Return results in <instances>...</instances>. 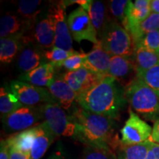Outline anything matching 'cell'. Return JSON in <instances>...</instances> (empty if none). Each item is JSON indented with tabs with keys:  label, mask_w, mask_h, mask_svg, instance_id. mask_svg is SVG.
Segmentation results:
<instances>
[{
	"label": "cell",
	"mask_w": 159,
	"mask_h": 159,
	"mask_svg": "<svg viewBox=\"0 0 159 159\" xmlns=\"http://www.w3.org/2000/svg\"><path fill=\"white\" fill-rule=\"evenodd\" d=\"M127 102L137 114L148 120H159V93L136 77L125 89Z\"/></svg>",
	"instance_id": "3957f363"
},
{
	"label": "cell",
	"mask_w": 159,
	"mask_h": 159,
	"mask_svg": "<svg viewBox=\"0 0 159 159\" xmlns=\"http://www.w3.org/2000/svg\"><path fill=\"white\" fill-rule=\"evenodd\" d=\"M67 23L72 39L77 43L88 41L94 45L99 43L97 33L89 13L79 7L67 16Z\"/></svg>",
	"instance_id": "8992f818"
},
{
	"label": "cell",
	"mask_w": 159,
	"mask_h": 159,
	"mask_svg": "<svg viewBox=\"0 0 159 159\" xmlns=\"http://www.w3.org/2000/svg\"><path fill=\"white\" fill-rule=\"evenodd\" d=\"M130 0H111L108 2V13L111 20H114L122 25L126 17Z\"/></svg>",
	"instance_id": "f1b7e54d"
},
{
	"label": "cell",
	"mask_w": 159,
	"mask_h": 159,
	"mask_svg": "<svg viewBox=\"0 0 159 159\" xmlns=\"http://www.w3.org/2000/svg\"><path fill=\"white\" fill-rule=\"evenodd\" d=\"M64 1H57L52 3L47 11L52 21L55 31L54 47L66 51H73L72 38L67 23Z\"/></svg>",
	"instance_id": "ba28073f"
},
{
	"label": "cell",
	"mask_w": 159,
	"mask_h": 159,
	"mask_svg": "<svg viewBox=\"0 0 159 159\" xmlns=\"http://www.w3.org/2000/svg\"><path fill=\"white\" fill-rule=\"evenodd\" d=\"M135 46H141L154 52L159 53V30L150 32L145 35Z\"/></svg>",
	"instance_id": "836d02e7"
},
{
	"label": "cell",
	"mask_w": 159,
	"mask_h": 159,
	"mask_svg": "<svg viewBox=\"0 0 159 159\" xmlns=\"http://www.w3.org/2000/svg\"><path fill=\"white\" fill-rule=\"evenodd\" d=\"M111 57L112 55L103 49L100 43H98L86 54L84 67L98 75L107 76Z\"/></svg>",
	"instance_id": "ac0fdd59"
},
{
	"label": "cell",
	"mask_w": 159,
	"mask_h": 159,
	"mask_svg": "<svg viewBox=\"0 0 159 159\" xmlns=\"http://www.w3.org/2000/svg\"><path fill=\"white\" fill-rule=\"evenodd\" d=\"M150 140L152 142L159 144V120L155 122Z\"/></svg>",
	"instance_id": "8d00e7d4"
},
{
	"label": "cell",
	"mask_w": 159,
	"mask_h": 159,
	"mask_svg": "<svg viewBox=\"0 0 159 159\" xmlns=\"http://www.w3.org/2000/svg\"><path fill=\"white\" fill-rule=\"evenodd\" d=\"M158 30H159V14L151 12V13L146 19L136 27H135L134 28L130 30L129 33L134 40L135 44L145 35L152 31Z\"/></svg>",
	"instance_id": "4316f807"
},
{
	"label": "cell",
	"mask_w": 159,
	"mask_h": 159,
	"mask_svg": "<svg viewBox=\"0 0 159 159\" xmlns=\"http://www.w3.org/2000/svg\"><path fill=\"white\" fill-rule=\"evenodd\" d=\"M43 119L39 106L23 105L14 112L2 119L4 129L10 133H17L28 130L39 125Z\"/></svg>",
	"instance_id": "52a82bcc"
},
{
	"label": "cell",
	"mask_w": 159,
	"mask_h": 159,
	"mask_svg": "<svg viewBox=\"0 0 159 159\" xmlns=\"http://www.w3.org/2000/svg\"><path fill=\"white\" fill-rule=\"evenodd\" d=\"M136 77L159 93V63L148 70L136 71Z\"/></svg>",
	"instance_id": "f546056e"
},
{
	"label": "cell",
	"mask_w": 159,
	"mask_h": 159,
	"mask_svg": "<svg viewBox=\"0 0 159 159\" xmlns=\"http://www.w3.org/2000/svg\"><path fill=\"white\" fill-rule=\"evenodd\" d=\"M33 128L35 139L32 146L30 157L31 159H41L54 142L56 136L45 122H42Z\"/></svg>",
	"instance_id": "e0dca14e"
},
{
	"label": "cell",
	"mask_w": 159,
	"mask_h": 159,
	"mask_svg": "<svg viewBox=\"0 0 159 159\" xmlns=\"http://www.w3.org/2000/svg\"><path fill=\"white\" fill-rule=\"evenodd\" d=\"M99 43L108 52L114 56L130 58L135 53V44L129 32L120 23L110 20L107 24Z\"/></svg>",
	"instance_id": "277c9868"
},
{
	"label": "cell",
	"mask_w": 159,
	"mask_h": 159,
	"mask_svg": "<svg viewBox=\"0 0 159 159\" xmlns=\"http://www.w3.org/2000/svg\"><path fill=\"white\" fill-rule=\"evenodd\" d=\"M147 159H156V158H155L153 153H152V151H151L150 150V151H149L148 155V157H147Z\"/></svg>",
	"instance_id": "ab89813d"
},
{
	"label": "cell",
	"mask_w": 159,
	"mask_h": 159,
	"mask_svg": "<svg viewBox=\"0 0 159 159\" xmlns=\"http://www.w3.org/2000/svg\"><path fill=\"white\" fill-rule=\"evenodd\" d=\"M76 101L84 110L111 119L119 116L127 102L125 89L109 75L87 92L77 96Z\"/></svg>",
	"instance_id": "6da1fadb"
},
{
	"label": "cell",
	"mask_w": 159,
	"mask_h": 159,
	"mask_svg": "<svg viewBox=\"0 0 159 159\" xmlns=\"http://www.w3.org/2000/svg\"><path fill=\"white\" fill-rule=\"evenodd\" d=\"M158 63L159 53L148 50L141 46H135L134 64L136 71L148 70Z\"/></svg>",
	"instance_id": "cb8c5ba5"
},
{
	"label": "cell",
	"mask_w": 159,
	"mask_h": 159,
	"mask_svg": "<svg viewBox=\"0 0 159 159\" xmlns=\"http://www.w3.org/2000/svg\"><path fill=\"white\" fill-rule=\"evenodd\" d=\"M25 36L41 49H47L48 50L54 47V26L47 8L41 12L30 32Z\"/></svg>",
	"instance_id": "8fae6325"
},
{
	"label": "cell",
	"mask_w": 159,
	"mask_h": 159,
	"mask_svg": "<svg viewBox=\"0 0 159 159\" xmlns=\"http://www.w3.org/2000/svg\"><path fill=\"white\" fill-rule=\"evenodd\" d=\"M48 159H66V157L62 154V152H55L54 153L51 155V156H49Z\"/></svg>",
	"instance_id": "f35d334b"
},
{
	"label": "cell",
	"mask_w": 159,
	"mask_h": 159,
	"mask_svg": "<svg viewBox=\"0 0 159 159\" xmlns=\"http://www.w3.org/2000/svg\"><path fill=\"white\" fill-rule=\"evenodd\" d=\"M86 54L85 53L77 52L66 59L62 63L56 65V67H63L68 71H75L84 67Z\"/></svg>",
	"instance_id": "d6a6232c"
},
{
	"label": "cell",
	"mask_w": 159,
	"mask_h": 159,
	"mask_svg": "<svg viewBox=\"0 0 159 159\" xmlns=\"http://www.w3.org/2000/svg\"><path fill=\"white\" fill-rule=\"evenodd\" d=\"M55 102L63 110H69L77 95L62 77H55L47 85Z\"/></svg>",
	"instance_id": "2e32d148"
},
{
	"label": "cell",
	"mask_w": 159,
	"mask_h": 159,
	"mask_svg": "<svg viewBox=\"0 0 159 159\" xmlns=\"http://www.w3.org/2000/svg\"><path fill=\"white\" fill-rule=\"evenodd\" d=\"M0 159H10V148L6 140L1 141V145H0Z\"/></svg>",
	"instance_id": "d590c367"
},
{
	"label": "cell",
	"mask_w": 159,
	"mask_h": 159,
	"mask_svg": "<svg viewBox=\"0 0 159 159\" xmlns=\"http://www.w3.org/2000/svg\"><path fill=\"white\" fill-rule=\"evenodd\" d=\"M33 28L30 24L18 15L7 13L0 19V38H19L22 39Z\"/></svg>",
	"instance_id": "5bb4252c"
},
{
	"label": "cell",
	"mask_w": 159,
	"mask_h": 159,
	"mask_svg": "<svg viewBox=\"0 0 159 159\" xmlns=\"http://www.w3.org/2000/svg\"><path fill=\"white\" fill-rule=\"evenodd\" d=\"M43 122L48 125L55 136H73L75 124L70 115L55 103H44L40 105Z\"/></svg>",
	"instance_id": "5b68a950"
},
{
	"label": "cell",
	"mask_w": 159,
	"mask_h": 159,
	"mask_svg": "<svg viewBox=\"0 0 159 159\" xmlns=\"http://www.w3.org/2000/svg\"><path fill=\"white\" fill-rule=\"evenodd\" d=\"M108 75L117 81L125 83L126 86L136 77V69L134 62L128 57L114 55L111 57Z\"/></svg>",
	"instance_id": "9a60e30c"
},
{
	"label": "cell",
	"mask_w": 159,
	"mask_h": 159,
	"mask_svg": "<svg viewBox=\"0 0 159 159\" xmlns=\"http://www.w3.org/2000/svg\"><path fill=\"white\" fill-rule=\"evenodd\" d=\"M22 39L11 37L0 39V61L2 63L9 64L19 55L22 46Z\"/></svg>",
	"instance_id": "603a6c76"
},
{
	"label": "cell",
	"mask_w": 159,
	"mask_h": 159,
	"mask_svg": "<svg viewBox=\"0 0 159 159\" xmlns=\"http://www.w3.org/2000/svg\"><path fill=\"white\" fill-rule=\"evenodd\" d=\"M10 159H31L30 153H26L16 150L15 148H10Z\"/></svg>",
	"instance_id": "e575fe53"
},
{
	"label": "cell",
	"mask_w": 159,
	"mask_h": 159,
	"mask_svg": "<svg viewBox=\"0 0 159 159\" xmlns=\"http://www.w3.org/2000/svg\"><path fill=\"white\" fill-rule=\"evenodd\" d=\"M70 116L75 124V139L87 146L114 148L116 143L112 139L113 119L89 112L81 107L75 108Z\"/></svg>",
	"instance_id": "7a4b0ae2"
},
{
	"label": "cell",
	"mask_w": 159,
	"mask_h": 159,
	"mask_svg": "<svg viewBox=\"0 0 159 159\" xmlns=\"http://www.w3.org/2000/svg\"><path fill=\"white\" fill-rule=\"evenodd\" d=\"M34 139V128H32L12 135L6 141L10 148H15L26 153H30Z\"/></svg>",
	"instance_id": "d4e9b609"
},
{
	"label": "cell",
	"mask_w": 159,
	"mask_h": 159,
	"mask_svg": "<svg viewBox=\"0 0 159 159\" xmlns=\"http://www.w3.org/2000/svg\"><path fill=\"white\" fill-rule=\"evenodd\" d=\"M150 150L152 151V152L153 153L156 159H159V144L152 142Z\"/></svg>",
	"instance_id": "74e56055"
},
{
	"label": "cell",
	"mask_w": 159,
	"mask_h": 159,
	"mask_svg": "<svg viewBox=\"0 0 159 159\" xmlns=\"http://www.w3.org/2000/svg\"><path fill=\"white\" fill-rule=\"evenodd\" d=\"M87 12L96 30L99 39L102 35L107 24L111 20L108 14V10L107 8L106 4L102 1L91 0L90 6Z\"/></svg>",
	"instance_id": "44dd1931"
},
{
	"label": "cell",
	"mask_w": 159,
	"mask_h": 159,
	"mask_svg": "<svg viewBox=\"0 0 159 159\" xmlns=\"http://www.w3.org/2000/svg\"><path fill=\"white\" fill-rule=\"evenodd\" d=\"M23 106L11 89L2 87L0 89V114L2 119Z\"/></svg>",
	"instance_id": "83f0119b"
},
{
	"label": "cell",
	"mask_w": 159,
	"mask_h": 159,
	"mask_svg": "<svg viewBox=\"0 0 159 159\" xmlns=\"http://www.w3.org/2000/svg\"><path fill=\"white\" fill-rule=\"evenodd\" d=\"M152 128L138 114L129 110V117L121 130L122 142L125 144H137L150 140Z\"/></svg>",
	"instance_id": "30bf717a"
},
{
	"label": "cell",
	"mask_w": 159,
	"mask_h": 159,
	"mask_svg": "<svg viewBox=\"0 0 159 159\" xmlns=\"http://www.w3.org/2000/svg\"><path fill=\"white\" fill-rule=\"evenodd\" d=\"M56 66L52 63H46L28 73L21 74L19 80L38 87H47L55 78Z\"/></svg>",
	"instance_id": "ffe728a7"
},
{
	"label": "cell",
	"mask_w": 159,
	"mask_h": 159,
	"mask_svg": "<svg viewBox=\"0 0 159 159\" xmlns=\"http://www.w3.org/2000/svg\"><path fill=\"white\" fill-rule=\"evenodd\" d=\"M10 89L19 101L25 106H37L38 104L55 103V99L49 90L20 80L12 81Z\"/></svg>",
	"instance_id": "9c48e42d"
},
{
	"label": "cell",
	"mask_w": 159,
	"mask_h": 159,
	"mask_svg": "<svg viewBox=\"0 0 159 159\" xmlns=\"http://www.w3.org/2000/svg\"><path fill=\"white\" fill-rule=\"evenodd\" d=\"M152 142L150 140L137 144H125L121 142L117 144V159H147L148 152L151 148Z\"/></svg>",
	"instance_id": "7402d4cb"
},
{
	"label": "cell",
	"mask_w": 159,
	"mask_h": 159,
	"mask_svg": "<svg viewBox=\"0 0 159 159\" xmlns=\"http://www.w3.org/2000/svg\"><path fill=\"white\" fill-rule=\"evenodd\" d=\"M83 159H117V157L111 148L87 146Z\"/></svg>",
	"instance_id": "4dcf8cb0"
},
{
	"label": "cell",
	"mask_w": 159,
	"mask_h": 159,
	"mask_svg": "<svg viewBox=\"0 0 159 159\" xmlns=\"http://www.w3.org/2000/svg\"><path fill=\"white\" fill-rule=\"evenodd\" d=\"M105 77L85 67L75 71H66L61 76L75 91L77 96L90 90L98 84Z\"/></svg>",
	"instance_id": "4fadbf2b"
},
{
	"label": "cell",
	"mask_w": 159,
	"mask_h": 159,
	"mask_svg": "<svg viewBox=\"0 0 159 159\" xmlns=\"http://www.w3.org/2000/svg\"><path fill=\"white\" fill-rule=\"evenodd\" d=\"M47 59L44 57V52L41 47L33 43L26 36L22 39V46L18 55L17 67L22 74L28 73L40 66L44 64Z\"/></svg>",
	"instance_id": "7c38bea8"
},
{
	"label": "cell",
	"mask_w": 159,
	"mask_h": 159,
	"mask_svg": "<svg viewBox=\"0 0 159 159\" xmlns=\"http://www.w3.org/2000/svg\"><path fill=\"white\" fill-rule=\"evenodd\" d=\"M42 1L40 0H21L18 3V16L33 26L42 12Z\"/></svg>",
	"instance_id": "484cf974"
},
{
	"label": "cell",
	"mask_w": 159,
	"mask_h": 159,
	"mask_svg": "<svg viewBox=\"0 0 159 159\" xmlns=\"http://www.w3.org/2000/svg\"><path fill=\"white\" fill-rule=\"evenodd\" d=\"M77 51H66L64 49L53 47L52 48L44 52V57L49 63H55V66L62 63L71 55L76 54Z\"/></svg>",
	"instance_id": "1f68e13d"
},
{
	"label": "cell",
	"mask_w": 159,
	"mask_h": 159,
	"mask_svg": "<svg viewBox=\"0 0 159 159\" xmlns=\"http://www.w3.org/2000/svg\"><path fill=\"white\" fill-rule=\"evenodd\" d=\"M151 13L150 0L130 1L122 26L128 32L142 23Z\"/></svg>",
	"instance_id": "d6986e66"
}]
</instances>
